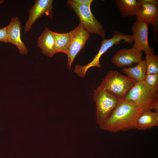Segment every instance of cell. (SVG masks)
<instances>
[{
    "label": "cell",
    "instance_id": "6da1fadb",
    "mask_svg": "<svg viewBox=\"0 0 158 158\" xmlns=\"http://www.w3.org/2000/svg\"><path fill=\"white\" fill-rule=\"evenodd\" d=\"M144 111L139 105L120 99L102 129L115 133L136 129L137 119Z\"/></svg>",
    "mask_w": 158,
    "mask_h": 158
},
{
    "label": "cell",
    "instance_id": "7a4b0ae2",
    "mask_svg": "<svg viewBox=\"0 0 158 158\" xmlns=\"http://www.w3.org/2000/svg\"><path fill=\"white\" fill-rule=\"evenodd\" d=\"M124 99L139 105L144 111L158 112V89L149 86L144 81L136 82Z\"/></svg>",
    "mask_w": 158,
    "mask_h": 158
},
{
    "label": "cell",
    "instance_id": "3957f363",
    "mask_svg": "<svg viewBox=\"0 0 158 158\" xmlns=\"http://www.w3.org/2000/svg\"><path fill=\"white\" fill-rule=\"evenodd\" d=\"M97 123L102 129L116 106L120 99L99 86L93 91Z\"/></svg>",
    "mask_w": 158,
    "mask_h": 158
},
{
    "label": "cell",
    "instance_id": "277c9868",
    "mask_svg": "<svg viewBox=\"0 0 158 158\" xmlns=\"http://www.w3.org/2000/svg\"><path fill=\"white\" fill-rule=\"evenodd\" d=\"M122 41L128 44H132L134 42L131 35L124 34L117 30L115 31L111 38L108 39H104L102 41L98 52L92 61L85 66L76 65L74 72L79 77L84 78L85 76L87 71L90 68L93 67L101 68V66L99 59L101 56L113 45L119 44Z\"/></svg>",
    "mask_w": 158,
    "mask_h": 158
},
{
    "label": "cell",
    "instance_id": "5b68a950",
    "mask_svg": "<svg viewBox=\"0 0 158 158\" xmlns=\"http://www.w3.org/2000/svg\"><path fill=\"white\" fill-rule=\"evenodd\" d=\"M136 82L116 71H111L105 76L99 86L118 99H124L127 93Z\"/></svg>",
    "mask_w": 158,
    "mask_h": 158
},
{
    "label": "cell",
    "instance_id": "8992f818",
    "mask_svg": "<svg viewBox=\"0 0 158 158\" xmlns=\"http://www.w3.org/2000/svg\"><path fill=\"white\" fill-rule=\"evenodd\" d=\"M67 4L77 15L80 23L85 30L89 33L97 35L105 39V31L102 25L92 13L90 6L78 4L72 0H68Z\"/></svg>",
    "mask_w": 158,
    "mask_h": 158
},
{
    "label": "cell",
    "instance_id": "52a82bcc",
    "mask_svg": "<svg viewBox=\"0 0 158 158\" xmlns=\"http://www.w3.org/2000/svg\"><path fill=\"white\" fill-rule=\"evenodd\" d=\"M70 44L66 54L68 68L70 70L72 64L77 54L85 46L90 35L80 23L77 27L69 32Z\"/></svg>",
    "mask_w": 158,
    "mask_h": 158
},
{
    "label": "cell",
    "instance_id": "ba28073f",
    "mask_svg": "<svg viewBox=\"0 0 158 158\" xmlns=\"http://www.w3.org/2000/svg\"><path fill=\"white\" fill-rule=\"evenodd\" d=\"M148 25L142 21L137 20L131 28V36L134 42L133 47L139 51H144L146 55L154 54L155 51L149 44Z\"/></svg>",
    "mask_w": 158,
    "mask_h": 158
},
{
    "label": "cell",
    "instance_id": "9c48e42d",
    "mask_svg": "<svg viewBox=\"0 0 158 158\" xmlns=\"http://www.w3.org/2000/svg\"><path fill=\"white\" fill-rule=\"evenodd\" d=\"M138 7L135 16L137 20L151 24L155 30L158 21V1L138 0Z\"/></svg>",
    "mask_w": 158,
    "mask_h": 158
},
{
    "label": "cell",
    "instance_id": "30bf717a",
    "mask_svg": "<svg viewBox=\"0 0 158 158\" xmlns=\"http://www.w3.org/2000/svg\"><path fill=\"white\" fill-rule=\"evenodd\" d=\"M52 0H36L29 10V17L26 22L24 32H28L38 19L45 14L52 20L53 17Z\"/></svg>",
    "mask_w": 158,
    "mask_h": 158
},
{
    "label": "cell",
    "instance_id": "8fae6325",
    "mask_svg": "<svg viewBox=\"0 0 158 158\" xmlns=\"http://www.w3.org/2000/svg\"><path fill=\"white\" fill-rule=\"evenodd\" d=\"M142 54L133 47L128 49L118 50L111 59L113 65L118 67H130L133 63L138 64L142 60Z\"/></svg>",
    "mask_w": 158,
    "mask_h": 158
},
{
    "label": "cell",
    "instance_id": "7c38bea8",
    "mask_svg": "<svg viewBox=\"0 0 158 158\" xmlns=\"http://www.w3.org/2000/svg\"><path fill=\"white\" fill-rule=\"evenodd\" d=\"M21 23L17 17L12 18L7 28L8 42L14 45L18 49L20 54H27L28 49L21 40Z\"/></svg>",
    "mask_w": 158,
    "mask_h": 158
},
{
    "label": "cell",
    "instance_id": "4fadbf2b",
    "mask_svg": "<svg viewBox=\"0 0 158 158\" xmlns=\"http://www.w3.org/2000/svg\"><path fill=\"white\" fill-rule=\"evenodd\" d=\"M52 31L46 27L38 38L37 45L42 53L51 57L56 54L54 40Z\"/></svg>",
    "mask_w": 158,
    "mask_h": 158
},
{
    "label": "cell",
    "instance_id": "5bb4252c",
    "mask_svg": "<svg viewBox=\"0 0 158 158\" xmlns=\"http://www.w3.org/2000/svg\"><path fill=\"white\" fill-rule=\"evenodd\" d=\"M158 126V112L144 111L137 119L136 129L145 130Z\"/></svg>",
    "mask_w": 158,
    "mask_h": 158
},
{
    "label": "cell",
    "instance_id": "9a60e30c",
    "mask_svg": "<svg viewBox=\"0 0 158 158\" xmlns=\"http://www.w3.org/2000/svg\"><path fill=\"white\" fill-rule=\"evenodd\" d=\"M137 64L133 67H123L122 71L127 76L136 82L144 81L146 74L145 60H142Z\"/></svg>",
    "mask_w": 158,
    "mask_h": 158
},
{
    "label": "cell",
    "instance_id": "2e32d148",
    "mask_svg": "<svg viewBox=\"0 0 158 158\" xmlns=\"http://www.w3.org/2000/svg\"><path fill=\"white\" fill-rule=\"evenodd\" d=\"M121 16L123 17L135 16L138 7L137 0H115Z\"/></svg>",
    "mask_w": 158,
    "mask_h": 158
},
{
    "label": "cell",
    "instance_id": "e0dca14e",
    "mask_svg": "<svg viewBox=\"0 0 158 158\" xmlns=\"http://www.w3.org/2000/svg\"><path fill=\"white\" fill-rule=\"evenodd\" d=\"M52 33L54 40V49L56 53L62 52L66 54L70 42L69 32L61 33L52 32Z\"/></svg>",
    "mask_w": 158,
    "mask_h": 158
},
{
    "label": "cell",
    "instance_id": "ac0fdd59",
    "mask_svg": "<svg viewBox=\"0 0 158 158\" xmlns=\"http://www.w3.org/2000/svg\"><path fill=\"white\" fill-rule=\"evenodd\" d=\"M146 74H158V56L154 54L146 55Z\"/></svg>",
    "mask_w": 158,
    "mask_h": 158
},
{
    "label": "cell",
    "instance_id": "d6986e66",
    "mask_svg": "<svg viewBox=\"0 0 158 158\" xmlns=\"http://www.w3.org/2000/svg\"><path fill=\"white\" fill-rule=\"evenodd\" d=\"M144 81L149 86L158 89V74H146Z\"/></svg>",
    "mask_w": 158,
    "mask_h": 158
},
{
    "label": "cell",
    "instance_id": "ffe728a7",
    "mask_svg": "<svg viewBox=\"0 0 158 158\" xmlns=\"http://www.w3.org/2000/svg\"><path fill=\"white\" fill-rule=\"evenodd\" d=\"M0 42L8 43L6 27L0 29Z\"/></svg>",
    "mask_w": 158,
    "mask_h": 158
},
{
    "label": "cell",
    "instance_id": "44dd1931",
    "mask_svg": "<svg viewBox=\"0 0 158 158\" xmlns=\"http://www.w3.org/2000/svg\"><path fill=\"white\" fill-rule=\"evenodd\" d=\"M76 4L80 5H87L90 6L93 0H72Z\"/></svg>",
    "mask_w": 158,
    "mask_h": 158
},
{
    "label": "cell",
    "instance_id": "7402d4cb",
    "mask_svg": "<svg viewBox=\"0 0 158 158\" xmlns=\"http://www.w3.org/2000/svg\"><path fill=\"white\" fill-rule=\"evenodd\" d=\"M4 2V1L3 0H0V5Z\"/></svg>",
    "mask_w": 158,
    "mask_h": 158
}]
</instances>
